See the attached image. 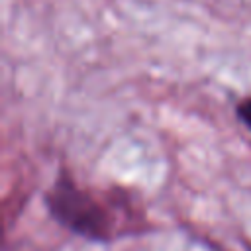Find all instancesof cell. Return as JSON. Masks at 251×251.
<instances>
[{
	"label": "cell",
	"mask_w": 251,
	"mask_h": 251,
	"mask_svg": "<svg viewBox=\"0 0 251 251\" xmlns=\"http://www.w3.org/2000/svg\"><path fill=\"white\" fill-rule=\"evenodd\" d=\"M45 204L63 227L90 241L110 243L139 229V214H131L126 202L82 188L67 173L47 190Z\"/></svg>",
	"instance_id": "6da1fadb"
},
{
	"label": "cell",
	"mask_w": 251,
	"mask_h": 251,
	"mask_svg": "<svg viewBox=\"0 0 251 251\" xmlns=\"http://www.w3.org/2000/svg\"><path fill=\"white\" fill-rule=\"evenodd\" d=\"M237 118H239L247 127H251V96L245 98V100H241V102L237 104Z\"/></svg>",
	"instance_id": "7a4b0ae2"
}]
</instances>
